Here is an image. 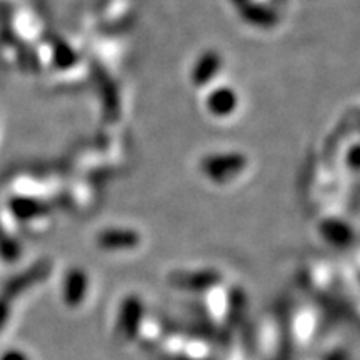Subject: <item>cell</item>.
<instances>
[{
    "instance_id": "1",
    "label": "cell",
    "mask_w": 360,
    "mask_h": 360,
    "mask_svg": "<svg viewBox=\"0 0 360 360\" xmlns=\"http://www.w3.org/2000/svg\"><path fill=\"white\" fill-rule=\"evenodd\" d=\"M146 310H143V302L139 295L125 297L120 304L119 315H117V327L115 332L120 339L125 342L135 340L139 326H141L142 319L146 317Z\"/></svg>"
},
{
    "instance_id": "6",
    "label": "cell",
    "mask_w": 360,
    "mask_h": 360,
    "mask_svg": "<svg viewBox=\"0 0 360 360\" xmlns=\"http://www.w3.org/2000/svg\"><path fill=\"white\" fill-rule=\"evenodd\" d=\"M164 327H162V322L157 321L154 317H146L142 319L141 326H139L137 335H135V340L139 344H142L143 347H155V345L160 344V340L164 339Z\"/></svg>"
},
{
    "instance_id": "7",
    "label": "cell",
    "mask_w": 360,
    "mask_h": 360,
    "mask_svg": "<svg viewBox=\"0 0 360 360\" xmlns=\"http://www.w3.org/2000/svg\"><path fill=\"white\" fill-rule=\"evenodd\" d=\"M295 332L297 337L300 340L307 342L310 337L314 335V327H315V317L310 312H302L297 315L295 319Z\"/></svg>"
},
{
    "instance_id": "3",
    "label": "cell",
    "mask_w": 360,
    "mask_h": 360,
    "mask_svg": "<svg viewBox=\"0 0 360 360\" xmlns=\"http://www.w3.org/2000/svg\"><path fill=\"white\" fill-rule=\"evenodd\" d=\"M169 282L174 287L184 290H195V292H207L212 287L219 285L222 282V277L217 270L205 269V270H192V272H172L169 277Z\"/></svg>"
},
{
    "instance_id": "5",
    "label": "cell",
    "mask_w": 360,
    "mask_h": 360,
    "mask_svg": "<svg viewBox=\"0 0 360 360\" xmlns=\"http://www.w3.org/2000/svg\"><path fill=\"white\" fill-rule=\"evenodd\" d=\"M141 242V237L132 231H124V229H112V231H103L98 236V245L105 250H127L135 249Z\"/></svg>"
},
{
    "instance_id": "8",
    "label": "cell",
    "mask_w": 360,
    "mask_h": 360,
    "mask_svg": "<svg viewBox=\"0 0 360 360\" xmlns=\"http://www.w3.org/2000/svg\"><path fill=\"white\" fill-rule=\"evenodd\" d=\"M0 360H32L30 355L22 349H8L0 354Z\"/></svg>"
},
{
    "instance_id": "4",
    "label": "cell",
    "mask_w": 360,
    "mask_h": 360,
    "mask_svg": "<svg viewBox=\"0 0 360 360\" xmlns=\"http://www.w3.org/2000/svg\"><path fill=\"white\" fill-rule=\"evenodd\" d=\"M89 277L82 269H70L62 281V300L69 309H79L89 295Z\"/></svg>"
},
{
    "instance_id": "2",
    "label": "cell",
    "mask_w": 360,
    "mask_h": 360,
    "mask_svg": "<svg viewBox=\"0 0 360 360\" xmlns=\"http://www.w3.org/2000/svg\"><path fill=\"white\" fill-rule=\"evenodd\" d=\"M238 294L232 290H225L222 283L212 287L204 294V305L205 312L212 319L215 323H227L231 321L232 314L237 310L236 299Z\"/></svg>"
}]
</instances>
